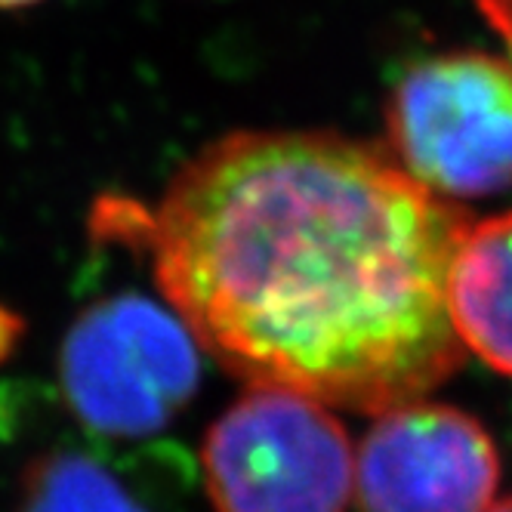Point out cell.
Masks as SVG:
<instances>
[{
  "mask_svg": "<svg viewBox=\"0 0 512 512\" xmlns=\"http://www.w3.org/2000/svg\"><path fill=\"white\" fill-rule=\"evenodd\" d=\"M448 303L463 349L512 377V213L466 229L451 266Z\"/></svg>",
  "mask_w": 512,
  "mask_h": 512,
  "instance_id": "8992f818",
  "label": "cell"
},
{
  "mask_svg": "<svg viewBox=\"0 0 512 512\" xmlns=\"http://www.w3.org/2000/svg\"><path fill=\"white\" fill-rule=\"evenodd\" d=\"M16 512H152L118 475L81 451L38 457L22 479Z\"/></svg>",
  "mask_w": 512,
  "mask_h": 512,
  "instance_id": "52a82bcc",
  "label": "cell"
},
{
  "mask_svg": "<svg viewBox=\"0 0 512 512\" xmlns=\"http://www.w3.org/2000/svg\"><path fill=\"white\" fill-rule=\"evenodd\" d=\"M392 158L442 198L512 189V65L457 50L411 65L386 108Z\"/></svg>",
  "mask_w": 512,
  "mask_h": 512,
  "instance_id": "277c9868",
  "label": "cell"
},
{
  "mask_svg": "<svg viewBox=\"0 0 512 512\" xmlns=\"http://www.w3.org/2000/svg\"><path fill=\"white\" fill-rule=\"evenodd\" d=\"M469 226L374 142L247 130L173 176L145 235L164 300L229 374L380 417L460 371Z\"/></svg>",
  "mask_w": 512,
  "mask_h": 512,
  "instance_id": "6da1fadb",
  "label": "cell"
},
{
  "mask_svg": "<svg viewBox=\"0 0 512 512\" xmlns=\"http://www.w3.org/2000/svg\"><path fill=\"white\" fill-rule=\"evenodd\" d=\"M59 383L84 426L112 438L161 432L201 386V343L173 309L118 294L68 327Z\"/></svg>",
  "mask_w": 512,
  "mask_h": 512,
  "instance_id": "3957f363",
  "label": "cell"
},
{
  "mask_svg": "<svg viewBox=\"0 0 512 512\" xmlns=\"http://www.w3.org/2000/svg\"><path fill=\"white\" fill-rule=\"evenodd\" d=\"M204 488L216 512H346L355 451L321 401L250 386L213 420L201 445Z\"/></svg>",
  "mask_w": 512,
  "mask_h": 512,
  "instance_id": "7a4b0ae2",
  "label": "cell"
},
{
  "mask_svg": "<svg viewBox=\"0 0 512 512\" xmlns=\"http://www.w3.org/2000/svg\"><path fill=\"white\" fill-rule=\"evenodd\" d=\"M19 334H22V321L10 309L0 306V358H7L13 352Z\"/></svg>",
  "mask_w": 512,
  "mask_h": 512,
  "instance_id": "9c48e42d",
  "label": "cell"
},
{
  "mask_svg": "<svg viewBox=\"0 0 512 512\" xmlns=\"http://www.w3.org/2000/svg\"><path fill=\"white\" fill-rule=\"evenodd\" d=\"M500 454L472 414L411 401L380 414L355 451L361 512H488Z\"/></svg>",
  "mask_w": 512,
  "mask_h": 512,
  "instance_id": "5b68a950",
  "label": "cell"
},
{
  "mask_svg": "<svg viewBox=\"0 0 512 512\" xmlns=\"http://www.w3.org/2000/svg\"><path fill=\"white\" fill-rule=\"evenodd\" d=\"M475 7L500 34V41L506 44V62L512 65V0H475Z\"/></svg>",
  "mask_w": 512,
  "mask_h": 512,
  "instance_id": "ba28073f",
  "label": "cell"
},
{
  "mask_svg": "<svg viewBox=\"0 0 512 512\" xmlns=\"http://www.w3.org/2000/svg\"><path fill=\"white\" fill-rule=\"evenodd\" d=\"M488 512H512V497H503V500H497Z\"/></svg>",
  "mask_w": 512,
  "mask_h": 512,
  "instance_id": "8fae6325",
  "label": "cell"
},
{
  "mask_svg": "<svg viewBox=\"0 0 512 512\" xmlns=\"http://www.w3.org/2000/svg\"><path fill=\"white\" fill-rule=\"evenodd\" d=\"M31 4H38V0H0V10H22Z\"/></svg>",
  "mask_w": 512,
  "mask_h": 512,
  "instance_id": "30bf717a",
  "label": "cell"
}]
</instances>
